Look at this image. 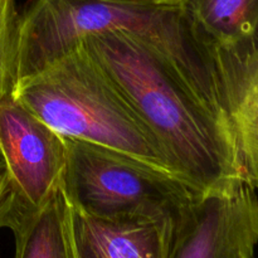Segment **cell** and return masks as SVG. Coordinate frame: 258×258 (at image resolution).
I'll use <instances>...</instances> for the list:
<instances>
[{
	"label": "cell",
	"instance_id": "obj_6",
	"mask_svg": "<svg viewBox=\"0 0 258 258\" xmlns=\"http://www.w3.org/2000/svg\"><path fill=\"white\" fill-rule=\"evenodd\" d=\"M258 246V191L249 183L199 194L175 214L169 258H251Z\"/></svg>",
	"mask_w": 258,
	"mask_h": 258
},
{
	"label": "cell",
	"instance_id": "obj_5",
	"mask_svg": "<svg viewBox=\"0 0 258 258\" xmlns=\"http://www.w3.org/2000/svg\"><path fill=\"white\" fill-rule=\"evenodd\" d=\"M0 155L9 188L4 228L40 211L64 178V138L20 105L13 95L0 101Z\"/></svg>",
	"mask_w": 258,
	"mask_h": 258
},
{
	"label": "cell",
	"instance_id": "obj_2",
	"mask_svg": "<svg viewBox=\"0 0 258 258\" xmlns=\"http://www.w3.org/2000/svg\"><path fill=\"white\" fill-rule=\"evenodd\" d=\"M123 33L163 54L199 96L226 115L213 52L183 7L122 0H29L20 12L18 80L77 47L85 38Z\"/></svg>",
	"mask_w": 258,
	"mask_h": 258
},
{
	"label": "cell",
	"instance_id": "obj_14",
	"mask_svg": "<svg viewBox=\"0 0 258 258\" xmlns=\"http://www.w3.org/2000/svg\"><path fill=\"white\" fill-rule=\"evenodd\" d=\"M75 221V219H73ZM75 233H76V228H75ZM76 244H77V251H78V258H98L95 253L92 252V249L77 236L76 233Z\"/></svg>",
	"mask_w": 258,
	"mask_h": 258
},
{
	"label": "cell",
	"instance_id": "obj_13",
	"mask_svg": "<svg viewBox=\"0 0 258 258\" xmlns=\"http://www.w3.org/2000/svg\"><path fill=\"white\" fill-rule=\"evenodd\" d=\"M122 2L143 3V4L161 5V7H184L186 0H122Z\"/></svg>",
	"mask_w": 258,
	"mask_h": 258
},
{
	"label": "cell",
	"instance_id": "obj_11",
	"mask_svg": "<svg viewBox=\"0 0 258 258\" xmlns=\"http://www.w3.org/2000/svg\"><path fill=\"white\" fill-rule=\"evenodd\" d=\"M20 12L15 0H0V101L13 93L18 81Z\"/></svg>",
	"mask_w": 258,
	"mask_h": 258
},
{
	"label": "cell",
	"instance_id": "obj_4",
	"mask_svg": "<svg viewBox=\"0 0 258 258\" xmlns=\"http://www.w3.org/2000/svg\"><path fill=\"white\" fill-rule=\"evenodd\" d=\"M63 188L77 211L101 219H169L199 196L175 176L91 144L64 139Z\"/></svg>",
	"mask_w": 258,
	"mask_h": 258
},
{
	"label": "cell",
	"instance_id": "obj_3",
	"mask_svg": "<svg viewBox=\"0 0 258 258\" xmlns=\"http://www.w3.org/2000/svg\"><path fill=\"white\" fill-rule=\"evenodd\" d=\"M12 95L62 138L115 151L180 179L150 131L81 43L19 78Z\"/></svg>",
	"mask_w": 258,
	"mask_h": 258
},
{
	"label": "cell",
	"instance_id": "obj_8",
	"mask_svg": "<svg viewBox=\"0 0 258 258\" xmlns=\"http://www.w3.org/2000/svg\"><path fill=\"white\" fill-rule=\"evenodd\" d=\"M73 219L77 236L98 258H169L174 218L112 221L73 207Z\"/></svg>",
	"mask_w": 258,
	"mask_h": 258
},
{
	"label": "cell",
	"instance_id": "obj_7",
	"mask_svg": "<svg viewBox=\"0 0 258 258\" xmlns=\"http://www.w3.org/2000/svg\"><path fill=\"white\" fill-rule=\"evenodd\" d=\"M212 52L222 105L236 136L247 180L258 191V32Z\"/></svg>",
	"mask_w": 258,
	"mask_h": 258
},
{
	"label": "cell",
	"instance_id": "obj_9",
	"mask_svg": "<svg viewBox=\"0 0 258 258\" xmlns=\"http://www.w3.org/2000/svg\"><path fill=\"white\" fill-rule=\"evenodd\" d=\"M14 258H78L73 207L62 185L47 206L9 226Z\"/></svg>",
	"mask_w": 258,
	"mask_h": 258
},
{
	"label": "cell",
	"instance_id": "obj_16",
	"mask_svg": "<svg viewBox=\"0 0 258 258\" xmlns=\"http://www.w3.org/2000/svg\"><path fill=\"white\" fill-rule=\"evenodd\" d=\"M251 258H254V257H251Z\"/></svg>",
	"mask_w": 258,
	"mask_h": 258
},
{
	"label": "cell",
	"instance_id": "obj_1",
	"mask_svg": "<svg viewBox=\"0 0 258 258\" xmlns=\"http://www.w3.org/2000/svg\"><path fill=\"white\" fill-rule=\"evenodd\" d=\"M81 44L193 190L208 194L248 183L227 115L203 100L163 54L123 33L91 35Z\"/></svg>",
	"mask_w": 258,
	"mask_h": 258
},
{
	"label": "cell",
	"instance_id": "obj_12",
	"mask_svg": "<svg viewBox=\"0 0 258 258\" xmlns=\"http://www.w3.org/2000/svg\"><path fill=\"white\" fill-rule=\"evenodd\" d=\"M8 204H9V188H8L7 173H5L4 164H3L0 165V228H4Z\"/></svg>",
	"mask_w": 258,
	"mask_h": 258
},
{
	"label": "cell",
	"instance_id": "obj_15",
	"mask_svg": "<svg viewBox=\"0 0 258 258\" xmlns=\"http://www.w3.org/2000/svg\"><path fill=\"white\" fill-rule=\"evenodd\" d=\"M0 165H3V159H2V155H0Z\"/></svg>",
	"mask_w": 258,
	"mask_h": 258
},
{
	"label": "cell",
	"instance_id": "obj_10",
	"mask_svg": "<svg viewBox=\"0 0 258 258\" xmlns=\"http://www.w3.org/2000/svg\"><path fill=\"white\" fill-rule=\"evenodd\" d=\"M183 8L212 50L258 32V0H186Z\"/></svg>",
	"mask_w": 258,
	"mask_h": 258
}]
</instances>
